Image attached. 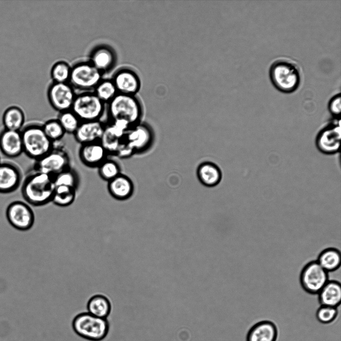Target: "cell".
<instances>
[{
    "label": "cell",
    "mask_w": 341,
    "mask_h": 341,
    "mask_svg": "<svg viewBox=\"0 0 341 341\" xmlns=\"http://www.w3.org/2000/svg\"><path fill=\"white\" fill-rule=\"evenodd\" d=\"M55 187L53 176L32 170L22 183L21 193L27 204L41 207L51 202Z\"/></svg>",
    "instance_id": "obj_1"
},
{
    "label": "cell",
    "mask_w": 341,
    "mask_h": 341,
    "mask_svg": "<svg viewBox=\"0 0 341 341\" xmlns=\"http://www.w3.org/2000/svg\"><path fill=\"white\" fill-rule=\"evenodd\" d=\"M107 120L110 122L122 120L133 126L140 122L143 115V107L136 95L118 93L106 104Z\"/></svg>",
    "instance_id": "obj_2"
},
{
    "label": "cell",
    "mask_w": 341,
    "mask_h": 341,
    "mask_svg": "<svg viewBox=\"0 0 341 341\" xmlns=\"http://www.w3.org/2000/svg\"><path fill=\"white\" fill-rule=\"evenodd\" d=\"M269 77L273 86L284 93L296 91L301 82L299 68L292 60L286 58L277 59L272 63Z\"/></svg>",
    "instance_id": "obj_3"
},
{
    "label": "cell",
    "mask_w": 341,
    "mask_h": 341,
    "mask_svg": "<svg viewBox=\"0 0 341 341\" xmlns=\"http://www.w3.org/2000/svg\"><path fill=\"white\" fill-rule=\"evenodd\" d=\"M20 133L23 152L34 161L44 156L54 146V144L45 134L42 124L28 123L23 126Z\"/></svg>",
    "instance_id": "obj_4"
},
{
    "label": "cell",
    "mask_w": 341,
    "mask_h": 341,
    "mask_svg": "<svg viewBox=\"0 0 341 341\" xmlns=\"http://www.w3.org/2000/svg\"><path fill=\"white\" fill-rule=\"evenodd\" d=\"M75 334L90 341H101L108 335L109 324L107 319L99 318L87 312L77 314L72 321Z\"/></svg>",
    "instance_id": "obj_5"
},
{
    "label": "cell",
    "mask_w": 341,
    "mask_h": 341,
    "mask_svg": "<svg viewBox=\"0 0 341 341\" xmlns=\"http://www.w3.org/2000/svg\"><path fill=\"white\" fill-rule=\"evenodd\" d=\"M71 110L81 121L100 120L106 110V104L93 91L76 95Z\"/></svg>",
    "instance_id": "obj_6"
},
{
    "label": "cell",
    "mask_w": 341,
    "mask_h": 341,
    "mask_svg": "<svg viewBox=\"0 0 341 341\" xmlns=\"http://www.w3.org/2000/svg\"><path fill=\"white\" fill-rule=\"evenodd\" d=\"M103 75L88 60L79 61L71 66L68 83L81 92L93 91Z\"/></svg>",
    "instance_id": "obj_7"
},
{
    "label": "cell",
    "mask_w": 341,
    "mask_h": 341,
    "mask_svg": "<svg viewBox=\"0 0 341 341\" xmlns=\"http://www.w3.org/2000/svg\"><path fill=\"white\" fill-rule=\"evenodd\" d=\"M68 152L62 146H56L46 155L35 161L32 170L54 176L70 167Z\"/></svg>",
    "instance_id": "obj_8"
},
{
    "label": "cell",
    "mask_w": 341,
    "mask_h": 341,
    "mask_svg": "<svg viewBox=\"0 0 341 341\" xmlns=\"http://www.w3.org/2000/svg\"><path fill=\"white\" fill-rule=\"evenodd\" d=\"M329 281L328 273L316 260L306 264L300 275L301 287L305 292L312 295H318Z\"/></svg>",
    "instance_id": "obj_9"
},
{
    "label": "cell",
    "mask_w": 341,
    "mask_h": 341,
    "mask_svg": "<svg viewBox=\"0 0 341 341\" xmlns=\"http://www.w3.org/2000/svg\"><path fill=\"white\" fill-rule=\"evenodd\" d=\"M341 138V119H336L322 128L318 133L315 144L324 154L334 155L340 150Z\"/></svg>",
    "instance_id": "obj_10"
},
{
    "label": "cell",
    "mask_w": 341,
    "mask_h": 341,
    "mask_svg": "<svg viewBox=\"0 0 341 341\" xmlns=\"http://www.w3.org/2000/svg\"><path fill=\"white\" fill-rule=\"evenodd\" d=\"M6 217L11 226L21 231L31 229L35 221L34 213L29 205L19 200L13 201L8 205Z\"/></svg>",
    "instance_id": "obj_11"
},
{
    "label": "cell",
    "mask_w": 341,
    "mask_h": 341,
    "mask_svg": "<svg viewBox=\"0 0 341 341\" xmlns=\"http://www.w3.org/2000/svg\"><path fill=\"white\" fill-rule=\"evenodd\" d=\"M76 95L74 89L69 83L52 82L47 90L49 104L59 113L71 110Z\"/></svg>",
    "instance_id": "obj_12"
},
{
    "label": "cell",
    "mask_w": 341,
    "mask_h": 341,
    "mask_svg": "<svg viewBox=\"0 0 341 341\" xmlns=\"http://www.w3.org/2000/svg\"><path fill=\"white\" fill-rule=\"evenodd\" d=\"M134 154L141 153L151 146L153 135L150 127L141 122L131 127L123 138Z\"/></svg>",
    "instance_id": "obj_13"
},
{
    "label": "cell",
    "mask_w": 341,
    "mask_h": 341,
    "mask_svg": "<svg viewBox=\"0 0 341 341\" xmlns=\"http://www.w3.org/2000/svg\"><path fill=\"white\" fill-rule=\"evenodd\" d=\"M111 79L118 93L136 95L141 87V80L138 73L128 67L118 69Z\"/></svg>",
    "instance_id": "obj_14"
},
{
    "label": "cell",
    "mask_w": 341,
    "mask_h": 341,
    "mask_svg": "<svg viewBox=\"0 0 341 341\" xmlns=\"http://www.w3.org/2000/svg\"><path fill=\"white\" fill-rule=\"evenodd\" d=\"M88 60L104 74L110 72L115 66L117 54L110 45L99 44L91 50Z\"/></svg>",
    "instance_id": "obj_15"
},
{
    "label": "cell",
    "mask_w": 341,
    "mask_h": 341,
    "mask_svg": "<svg viewBox=\"0 0 341 341\" xmlns=\"http://www.w3.org/2000/svg\"><path fill=\"white\" fill-rule=\"evenodd\" d=\"M22 180V172L17 165L7 161L0 163V193L14 192L21 185Z\"/></svg>",
    "instance_id": "obj_16"
},
{
    "label": "cell",
    "mask_w": 341,
    "mask_h": 341,
    "mask_svg": "<svg viewBox=\"0 0 341 341\" xmlns=\"http://www.w3.org/2000/svg\"><path fill=\"white\" fill-rule=\"evenodd\" d=\"M78 157L84 165L95 168L108 158L109 155L100 142H95L80 145Z\"/></svg>",
    "instance_id": "obj_17"
},
{
    "label": "cell",
    "mask_w": 341,
    "mask_h": 341,
    "mask_svg": "<svg viewBox=\"0 0 341 341\" xmlns=\"http://www.w3.org/2000/svg\"><path fill=\"white\" fill-rule=\"evenodd\" d=\"M105 127V123L101 120L81 121L73 136L80 145L100 142Z\"/></svg>",
    "instance_id": "obj_18"
},
{
    "label": "cell",
    "mask_w": 341,
    "mask_h": 341,
    "mask_svg": "<svg viewBox=\"0 0 341 341\" xmlns=\"http://www.w3.org/2000/svg\"><path fill=\"white\" fill-rule=\"evenodd\" d=\"M0 150L9 158H14L23 153V146L20 131H14L3 128L0 132Z\"/></svg>",
    "instance_id": "obj_19"
},
{
    "label": "cell",
    "mask_w": 341,
    "mask_h": 341,
    "mask_svg": "<svg viewBox=\"0 0 341 341\" xmlns=\"http://www.w3.org/2000/svg\"><path fill=\"white\" fill-rule=\"evenodd\" d=\"M278 329L276 325L269 320L257 322L248 330L246 341H277Z\"/></svg>",
    "instance_id": "obj_20"
},
{
    "label": "cell",
    "mask_w": 341,
    "mask_h": 341,
    "mask_svg": "<svg viewBox=\"0 0 341 341\" xmlns=\"http://www.w3.org/2000/svg\"><path fill=\"white\" fill-rule=\"evenodd\" d=\"M107 190L114 199L125 201L132 196L134 186L131 179L121 173L107 182Z\"/></svg>",
    "instance_id": "obj_21"
},
{
    "label": "cell",
    "mask_w": 341,
    "mask_h": 341,
    "mask_svg": "<svg viewBox=\"0 0 341 341\" xmlns=\"http://www.w3.org/2000/svg\"><path fill=\"white\" fill-rule=\"evenodd\" d=\"M197 175L200 182L209 187L217 185L222 177L221 170L218 166L209 161L202 162L198 166Z\"/></svg>",
    "instance_id": "obj_22"
},
{
    "label": "cell",
    "mask_w": 341,
    "mask_h": 341,
    "mask_svg": "<svg viewBox=\"0 0 341 341\" xmlns=\"http://www.w3.org/2000/svg\"><path fill=\"white\" fill-rule=\"evenodd\" d=\"M318 300L321 306L338 308L341 302V283L329 281L318 294Z\"/></svg>",
    "instance_id": "obj_23"
},
{
    "label": "cell",
    "mask_w": 341,
    "mask_h": 341,
    "mask_svg": "<svg viewBox=\"0 0 341 341\" xmlns=\"http://www.w3.org/2000/svg\"><path fill=\"white\" fill-rule=\"evenodd\" d=\"M86 312L93 316L107 319L112 311V305L110 300L101 294L92 296L86 304Z\"/></svg>",
    "instance_id": "obj_24"
},
{
    "label": "cell",
    "mask_w": 341,
    "mask_h": 341,
    "mask_svg": "<svg viewBox=\"0 0 341 341\" xmlns=\"http://www.w3.org/2000/svg\"><path fill=\"white\" fill-rule=\"evenodd\" d=\"M316 261L328 273L335 271L341 267V251L334 247L327 248L320 252Z\"/></svg>",
    "instance_id": "obj_25"
},
{
    "label": "cell",
    "mask_w": 341,
    "mask_h": 341,
    "mask_svg": "<svg viewBox=\"0 0 341 341\" xmlns=\"http://www.w3.org/2000/svg\"><path fill=\"white\" fill-rule=\"evenodd\" d=\"M2 121L3 128L20 131L24 126L25 115L20 107L11 106L4 111Z\"/></svg>",
    "instance_id": "obj_26"
},
{
    "label": "cell",
    "mask_w": 341,
    "mask_h": 341,
    "mask_svg": "<svg viewBox=\"0 0 341 341\" xmlns=\"http://www.w3.org/2000/svg\"><path fill=\"white\" fill-rule=\"evenodd\" d=\"M77 190L70 187L55 186L51 202L59 207H67L72 205L75 201Z\"/></svg>",
    "instance_id": "obj_27"
},
{
    "label": "cell",
    "mask_w": 341,
    "mask_h": 341,
    "mask_svg": "<svg viewBox=\"0 0 341 341\" xmlns=\"http://www.w3.org/2000/svg\"><path fill=\"white\" fill-rule=\"evenodd\" d=\"M99 177L104 181L109 182L121 173L119 163L115 159L107 158L97 168Z\"/></svg>",
    "instance_id": "obj_28"
},
{
    "label": "cell",
    "mask_w": 341,
    "mask_h": 341,
    "mask_svg": "<svg viewBox=\"0 0 341 341\" xmlns=\"http://www.w3.org/2000/svg\"><path fill=\"white\" fill-rule=\"evenodd\" d=\"M93 92L105 104L118 93L111 78H103L96 85Z\"/></svg>",
    "instance_id": "obj_29"
},
{
    "label": "cell",
    "mask_w": 341,
    "mask_h": 341,
    "mask_svg": "<svg viewBox=\"0 0 341 341\" xmlns=\"http://www.w3.org/2000/svg\"><path fill=\"white\" fill-rule=\"evenodd\" d=\"M55 186H64L77 190L80 178L77 172L71 167L53 176Z\"/></svg>",
    "instance_id": "obj_30"
},
{
    "label": "cell",
    "mask_w": 341,
    "mask_h": 341,
    "mask_svg": "<svg viewBox=\"0 0 341 341\" xmlns=\"http://www.w3.org/2000/svg\"><path fill=\"white\" fill-rule=\"evenodd\" d=\"M71 66L64 60L55 62L50 69L52 82L68 83L71 74Z\"/></svg>",
    "instance_id": "obj_31"
},
{
    "label": "cell",
    "mask_w": 341,
    "mask_h": 341,
    "mask_svg": "<svg viewBox=\"0 0 341 341\" xmlns=\"http://www.w3.org/2000/svg\"><path fill=\"white\" fill-rule=\"evenodd\" d=\"M57 119L65 133L73 135L81 122L79 119L71 110L59 112Z\"/></svg>",
    "instance_id": "obj_32"
},
{
    "label": "cell",
    "mask_w": 341,
    "mask_h": 341,
    "mask_svg": "<svg viewBox=\"0 0 341 341\" xmlns=\"http://www.w3.org/2000/svg\"><path fill=\"white\" fill-rule=\"evenodd\" d=\"M42 126L46 135L53 143L61 140L66 134L57 118L46 120Z\"/></svg>",
    "instance_id": "obj_33"
},
{
    "label": "cell",
    "mask_w": 341,
    "mask_h": 341,
    "mask_svg": "<svg viewBox=\"0 0 341 341\" xmlns=\"http://www.w3.org/2000/svg\"><path fill=\"white\" fill-rule=\"evenodd\" d=\"M338 308L320 306L316 310L315 317L322 324H329L335 321L339 314Z\"/></svg>",
    "instance_id": "obj_34"
},
{
    "label": "cell",
    "mask_w": 341,
    "mask_h": 341,
    "mask_svg": "<svg viewBox=\"0 0 341 341\" xmlns=\"http://www.w3.org/2000/svg\"><path fill=\"white\" fill-rule=\"evenodd\" d=\"M340 94H337L333 96L329 101L328 109L332 116L336 119H340L341 111Z\"/></svg>",
    "instance_id": "obj_35"
},
{
    "label": "cell",
    "mask_w": 341,
    "mask_h": 341,
    "mask_svg": "<svg viewBox=\"0 0 341 341\" xmlns=\"http://www.w3.org/2000/svg\"><path fill=\"white\" fill-rule=\"evenodd\" d=\"M0 162H1V158H0Z\"/></svg>",
    "instance_id": "obj_36"
}]
</instances>
